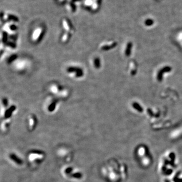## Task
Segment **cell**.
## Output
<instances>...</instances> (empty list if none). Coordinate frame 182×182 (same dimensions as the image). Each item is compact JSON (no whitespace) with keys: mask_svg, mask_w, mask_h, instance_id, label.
I'll list each match as a JSON object with an SVG mask.
<instances>
[{"mask_svg":"<svg viewBox=\"0 0 182 182\" xmlns=\"http://www.w3.org/2000/svg\"><path fill=\"white\" fill-rule=\"evenodd\" d=\"M57 102L53 99H49L46 105V110L49 113H53L57 109Z\"/></svg>","mask_w":182,"mask_h":182,"instance_id":"cell-11","label":"cell"},{"mask_svg":"<svg viewBox=\"0 0 182 182\" xmlns=\"http://www.w3.org/2000/svg\"><path fill=\"white\" fill-rule=\"evenodd\" d=\"M58 155L61 158L65 159L66 161H69L72 157L71 152L66 148H60L57 151Z\"/></svg>","mask_w":182,"mask_h":182,"instance_id":"cell-9","label":"cell"},{"mask_svg":"<svg viewBox=\"0 0 182 182\" xmlns=\"http://www.w3.org/2000/svg\"><path fill=\"white\" fill-rule=\"evenodd\" d=\"M10 119H5L3 122H2V126H1L2 130H3L4 132L7 131L9 129V127H10Z\"/></svg>","mask_w":182,"mask_h":182,"instance_id":"cell-16","label":"cell"},{"mask_svg":"<svg viewBox=\"0 0 182 182\" xmlns=\"http://www.w3.org/2000/svg\"><path fill=\"white\" fill-rule=\"evenodd\" d=\"M136 155L141 165L144 167L149 166L152 162L149 148L145 145H139L136 149Z\"/></svg>","mask_w":182,"mask_h":182,"instance_id":"cell-4","label":"cell"},{"mask_svg":"<svg viewBox=\"0 0 182 182\" xmlns=\"http://www.w3.org/2000/svg\"><path fill=\"white\" fill-rule=\"evenodd\" d=\"M178 163L176 152L173 150H168L161 157L158 165V172L164 177L172 175L178 166Z\"/></svg>","mask_w":182,"mask_h":182,"instance_id":"cell-2","label":"cell"},{"mask_svg":"<svg viewBox=\"0 0 182 182\" xmlns=\"http://www.w3.org/2000/svg\"><path fill=\"white\" fill-rule=\"evenodd\" d=\"M8 157L9 161L14 165L21 166L24 164V161L20 155L15 152H11L9 153Z\"/></svg>","mask_w":182,"mask_h":182,"instance_id":"cell-8","label":"cell"},{"mask_svg":"<svg viewBox=\"0 0 182 182\" xmlns=\"http://www.w3.org/2000/svg\"><path fill=\"white\" fill-rule=\"evenodd\" d=\"M37 125V119L33 115H31L28 118V127L30 130H33Z\"/></svg>","mask_w":182,"mask_h":182,"instance_id":"cell-12","label":"cell"},{"mask_svg":"<svg viewBox=\"0 0 182 182\" xmlns=\"http://www.w3.org/2000/svg\"><path fill=\"white\" fill-rule=\"evenodd\" d=\"M61 173L64 179L72 182H80L84 178L82 171L72 165H65L63 167Z\"/></svg>","mask_w":182,"mask_h":182,"instance_id":"cell-3","label":"cell"},{"mask_svg":"<svg viewBox=\"0 0 182 182\" xmlns=\"http://www.w3.org/2000/svg\"><path fill=\"white\" fill-rule=\"evenodd\" d=\"M161 182H171V181L170 178L169 179L167 177H165L161 180Z\"/></svg>","mask_w":182,"mask_h":182,"instance_id":"cell-20","label":"cell"},{"mask_svg":"<svg viewBox=\"0 0 182 182\" xmlns=\"http://www.w3.org/2000/svg\"><path fill=\"white\" fill-rule=\"evenodd\" d=\"M101 173L108 182H121L127 179L128 170L125 163L113 158L102 166Z\"/></svg>","mask_w":182,"mask_h":182,"instance_id":"cell-1","label":"cell"},{"mask_svg":"<svg viewBox=\"0 0 182 182\" xmlns=\"http://www.w3.org/2000/svg\"><path fill=\"white\" fill-rule=\"evenodd\" d=\"M70 37H71V35L69 32H65L62 37V38H61L62 42L63 43L68 42L69 41V40H70Z\"/></svg>","mask_w":182,"mask_h":182,"instance_id":"cell-19","label":"cell"},{"mask_svg":"<svg viewBox=\"0 0 182 182\" xmlns=\"http://www.w3.org/2000/svg\"><path fill=\"white\" fill-rule=\"evenodd\" d=\"M66 71L69 76L74 78H81L84 75L83 70L78 66H72L68 67L67 68Z\"/></svg>","mask_w":182,"mask_h":182,"instance_id":"cell-6","label":"cell"},{"mask_svg":"<svg viewBox=\"0 0 182 182\" xmlns=\"http://www.w3.org/2000/svg\"><path fill=\"white\" fill-rule=\"evenodd\" d=\"M92 64L93 66L95 68H96V69L99 68L100 67V60L99 58L96 57V58H94V59H93L92 61Z\"/></svg>","mask_w":182,"mask_h":182,"instance_id":"cell-18","label":"cell"},{"mask_svg":"<svg viewBox=\"0 0 182 182\" xmlns=\"http://www.w3.org/2000/svg\"><path fill=\"white\" fill-rule=\"evenodd\" d=\"M43 31L42 27H38L36 28L32 35V41L35 43L40 42L43 36Z\"/></svg>","mask_w":182,"mask_h":182,"instance_id":"cell-10","label":"cell"},{"mask_svg":"<svg viewBox=\"0 0 182 182\" xmlns=\"http://www.w3.org/2000/svg\"><path fill=\"white\" fill-rule=\"evenodd\" d=\"M115 45V43L114 42H104L101 43L100 45V49L103 51H107L114 48Z\"/></svg>","mask_w":182,"mask_h":182,"instance_id":"cell-13","label":"cell"},{"mask_svg":"<svg viewBox=\"0 0 182 182\" xmlns=\"http://www.w3.org/2000/svg\"><path fill=\"white\" fill-rule=\"evenodd\" d=\"M50 91L54 94L63 98L67 96L68 94L67 90L63 89L61 86L56 84H52L50 86Z\"/></svg>","mask_w":182,"mask_h":182,"instance_id":"cell-7","label":"cell"},{"mask_svg":"<svg viewBox=\"0 0 182 182\" xmlns=\"http://www.w3.org/2000/svg\"><path fill=\"white\" fill-rule=\"evenodd\" d=\"M63 26L64 27V29L66 31V32H73V30L72 28V26L70 23V22L68 21L67 20L64 19L63 21Z\"/></svg>","mask_w":182,"mask_h":182,"instance_id":"cell-15","label":"cell"},{"mask_svg":"<svg viewBox=\"0 0 182 182\" xmlns=\"http://www.w3.org/2000/svg\"><path fill=\"white\" fill-rule=\"evenodd\" d=\"M15 62L14 67L17 70H23L26 66V63L24 60L18 59Z\"/></svg>","mask_w":182,"mask_h":182,"instance_id":"cell-14","label":"cell"},{"mask_svg":"<svg viewBox=\"0 0 182 182\" xmlns=\"http://www.w3.org/2000/svg\"><path fill=\"white\" fill-rule=\"evenodd\" d=\"M16 30L17 27L15 25H8L7 26H6L5 28V31L10 33L16 32Z\"/></svg>","mask_w":182,"mask_h":182,"instance_id":"cell-17","label":"cell"},{"mask_svg":"<svg viewBox=\"0 0 182 182\" xmlns=\"http://www.w3.org/2000/svg\"><path fill=\"white\" fill-rule=\"evenodd\" d=\"M45 158V153L39 150L31 151L27 154V159L31 166H37L41 164Z\"/></svg>","mask_w":182,"mask_h":182,"instance_id":"cell-5","label":"cell"}]
</instances>
